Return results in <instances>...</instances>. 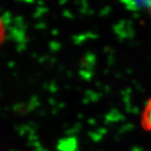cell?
<instances>
[{"mask_svg":"<svg viewBox=\"0 0 151 151\" xmlns=\"http://www.w3.org/2000/svg\"><path fill=\"white\" fill-rule=\"evenodd\" d=\"M126 8L132 11H147L151 15V0H121Z\"/></svg>","mask_w":151,"mask_h":151,"instance_id":"1","label":"cell"},{"mask_svg":"<svg viewBox=\"0 0 151 151\" xmlns=\"http://www.w3.org/2000/svg\"><path fill=\"white\" fill-rule=\"evenodd\" d=\"M141 124L145 130L151 131V99L147 102L142 113Z\"/></svg>","mask_w":151,"mask_h":151,"instance_id":"2","label":"cell"},{"mask_svg":"<svg viewBox=\"0 0 151 151\" xmlns=\"http://www.w3.org/2000/svg\"><path fill=\"white\" fill-rule=\"evenodd\" d=\"M5 38H6V29H5L3 22H2V19L0 17V47L4 42Z\"/></svg>","mask_w":151,"mask_h":151,"instance_id":"3","label":"cell"}]
</instances>
